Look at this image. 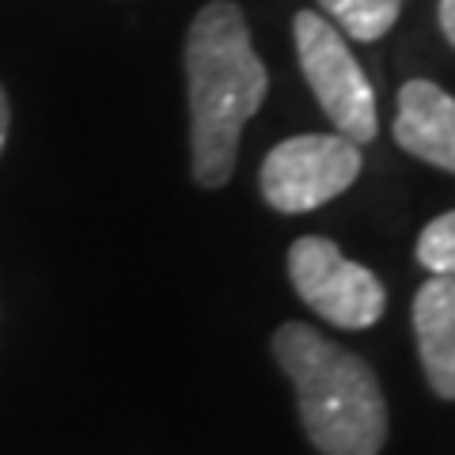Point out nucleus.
I'll use <instances>...</instances> for the list:
<instances>
[{
  "instance_id": "nucleus-9",
  "label": "nucleus",
  "mask_w": 455,
  "mask_h": 455,
  "mask_svg": "<svg viewBox=\"0 0 455 455\" xmlns=\"http://www.w3.org/2000/svg\"><path fill=\"white\" fill-rule=\"evenodd\" d=\"M418 262L433 277H455V209L440 212L418 235Z\"/></svg>"
},
{
  "instance_id": "nucleus-2",
  "label": "nucleus",
  "mask_w": 455,
  "mask_h": 455,
  "mask_svg": "<svg viewBox=\"0 0 455 455\" xmlns=\"http://www.w3.org/2000/svg\"><path fill=\"white\" fill-rule=\"evenodd\" d=\"M274 357L296 387L304 433L319 455H379L387 444V398L372 364L307 323H281Z\"/></svg>"
},
{
  "instance_id": "nucleus-4",
  "label": "nucleus",
  "mask_w": 455,
  "mask_h": 455,
  "mask_svg": "<svg viewBox=\"0 0 455 455\" xmlns=\"http://www.w3.org/2000/svg\"><path fill=\"white\" fill-rule=\"evenodd\" d=\"M361 148L338 133H300L269 148L259 171L266 205L284 217H300L338 194H346L361 175Z\"/></svg>"
},
{
  "instance_id": "nucleus-6",
  "label": "nucleus",
  "mask_w": 455,
  "mask_h": 455,
  "mask_svg": "<svg viewBox=\"0 0 455 455\" xmlns=\"http://www.w3.org/2000/svg\"><path fill=\"white\" fill-rule=\"evenodd\" d=\"M398 148L455 175V95L433 80H406L395 114Z\"/></svg>"
},
{
  "instance_id": "nucleus-8",
  "label": "nucleus",
  "mask_w": 455,
  "mask_h": 455,
  "mask_svg": "<svg viewBox=\"0 0 455 455\" xmlns=\"http://www.w3.org/2000/svg\"><path fill=\"white\" fill-rule=\"evenodd\" d=\"M341 35L357 42H379L403 16V0H319Z\"/></svg>"
},
{
  "instance_id": "nucleus-3",
  "label": "nucleus",
  "mask_w": 455,
  "mask_h": 455,
  "mask_svg": "<svg viewBox=\"0 0 455 455\" xmlns=\"http://www.w3.org/2000/svg\"><path fill=\"white\" fill-rule=\"evenodd\" d=\"M296 57H300V73L307 80L315 103L331 118L334 133L353 140V145H368L379 130L376 118V92L372 80L364 76L361 61L349 53V42L338 27L311 8H300L292 20Z\"/></svg>"
},
{
  "instance_id": "nucleus-11",
  "label": "nucleus",
  "mask_w": 455,
  "mask_h": 455,
  "mask_svg": "<svg viewBox=\"0 0 455 455\" xmlns=\"http://www.w3.org/2000/svg\"><path fill=\"white\" fill-rule=\"evenodd\" d=\"M8 130H12V107H8V92L0 88V152L8 145Z\"/></svg>"
},
{
  "instance_id": "nucleus-7",
  "label": "nucleus",
  "mask_w": 455,
  "mask_h": 455,
  "mask_svg": "<svg viewBox=\"0 0 455 455\" xmlns=\"http://www.w3.org/2000/svg\"><path fill=\"white\" fill-rule=\"evenodd\" d=\"M414 338L433 395L455 403V277H429L418 289Z\"/></svg>"
},
{
  "instance_id": "nucleus-10",
  "label": "nucleus",
  "mask_w": 455,
  "mask_h": 455,
  "mask_svg": "<svg viewBox=\"0 0 455 455\" xmlns=\"http://www.w3.org/2000/svg\"><path fill=\"white\" fill-rule=\"evenodd\" d=\"M436 20H440V31H444V38L451 42V50H455V0H440Z\"/></svg>"
},
{
  "instance_id": "nucleus-1",
  "label": "nucleus",
  "mask_w": 455,
  "mask_h": 455,
  "mask_svg": "<svg viewBox=\"0 0 455 455\" xmlns=\"http://www.w3.org/2000/svg\"><path fill=\"white\" fill-rule=\"evenodd\" d=\"M182 65L190 99V171L197 187L220 190L235 175L239 137L269 92V73L235 0H209L197 12Z\"/></svg>"
},
{
  "instance_id": "nucleus-5",
  "label": "nucleus",
  "mask_w": 455,
  "mask_h": 455,
  "mask_svg": "<svg viewBox=\"0 0 455 455\" xmlns=\"http://www.w3.org/2000/svg\"><path fill=\"white\" fill-rule=\"evenodd\" d=\"M289 281L296 296L338 331H368L387 311V289L361 262H349L326 235H300L289 247Z\"/></svg>"
}]
</instances>
